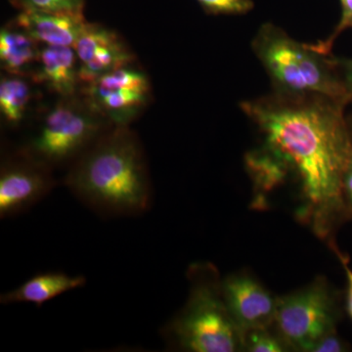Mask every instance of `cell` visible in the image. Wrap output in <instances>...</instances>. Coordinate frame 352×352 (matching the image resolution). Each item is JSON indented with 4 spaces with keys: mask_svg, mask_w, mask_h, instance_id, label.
Here are the masks:
<instances>
[{
    "mask_svg": "<svg viewBox=\"0 0 352 352\" xmlns=\"http://www.w3.org/2000/svg\"><path fill=\"white\" fill-rule=\"evenodd\" d=\"M258 127L263 145L276 155L300 185L296 217L328 245L349 221L342 180L352 162V142L344 106L323 96L271 94L241 102Z\"/></svg>",
    "mask_w": 352,
    "mask_h": 352,
    "instance_id": "cell-1",
    "label": "cell"
},
{
    "mask_svg": "<svg viewBox=\"0 0 352 352\" xmlns=\"http://www.w3.org/2000/svg\"><path fill=\"white\" fill-rule=\"evenodd\" d=\"M64 184L106 217H136L151 207L152 183L142 143L129 126L111 127L67 170Z\"/></svg>",
    "mask_w": 352,
    "mask_h": 352,
    "instance_id": "cell-2",
    "label": "cell"
},
{
    "mask_svg": "<svg viewBox=\"0 0 352 352\" xmlns=\"http://www.w3.org/2000/svg\"><path fill=\"white\" fill-rule=\"evenodd\" d=\"M252 48L270 76L275 94L317 95L344 107L352 103L333 54H322L309 44L298 43L272 23L261 25Z\"/></svg>",
    "mask_w": 352,
    "mask_h": 352,
    "instance_id": "cell-3",
    "label": "cell"
},
{
    "mask_svg": "<svg viewBox=\"0 0 352 352\" xmlns=\"http://www.w3.org/2000/svg\"><path fill=\"white\" fill-rule=\"evenodd\" d=\"M188 278L184 307L162 331L168 346L190 352L244 351V337L227 307L217 268L193 264Z\"/></svg>",
    "mask_w": 352,
    "mask_h": 352,
    "instance_id": "cell-4",
    "label": "cell"
},
{
    "mask_svg": "<svg viewBox=\"0 0 352 352\" xmlns=\"http://www.w3.org/2000/svg\"><path fill=\"white\" fill-rule=\"evenodd\" d=\"M113 124L82 91L56 101L39 113L19 145L21 151L51 170H67Z\"/></svg>",
    "mask_w": 352,
    "mask_h": 352,
    "instance_id": "cell-5",
    "label": "cell"
},
{
    "mask_svg": "<svg viewBox=\"0 0 352 352\" xmlns=\"http://www.w3.org/2000/svg\"><path fill=\"white\" fill-rule=\"evenodd\" d=\"M340 316L337 295L324 278L278 298L273 328L289 351L312 352L317 342L337 332Z\"/></svg>",
    "mask_w": 352,
    "mask_h": 352,
    "instance_id": "cell-6",
    "label": "cell"
},
{
    "mask_svg": "<svg viewBox=\"0 0 352 352\" xmlns=\"http://www.w3.org/2000/svg\"><path fill=\"white\" fill-rule=\"evenodd\" d=\"M80 91L117 126H129L153 100L149 76L136 63L126 65L82 85Z\"/></svg>",
    "mask_w": 352,
    "mask_h": 352,
    "instance_id": "cell-7",
    "label": "cell"
},
{
    "mask_svg": "<svg viewBox=\"0 0 352 352\" xmlns=\"http://www.w3.org/2000/svg\"><path fill=\"white\" fill-rule=\"evenodd\" d=\"M53 171L19 148L6 154L0 166V217H15L43 200L56 186Z\"/></svg>",
    "mask_w": 352,
    "mask_h": 352,
    "instance_id": "cell-8",
    "label": "cell"
},
{
    "mask_svg": "<svg viewBox=\"0 0 352 352\" xmlns=\"http://www.w3.org/2000/svg\"><path fill=\"white\" fill-rule=\"evenodd\" d=\"M74 48L80 61L82 87L109 72L138 62L135 53L119 32L99 23L87 22Z\"/></svg>",
    "mask_w": 352,
    "mask_h": 352,
    "instance_id": "cell-9",
    "label": "cell"
},
{
    "mask_svg": "<svg viewBox=\"0 0 352 352\" xmlns=\"http://www.w3.org/2000/svg\"><path fill=\"white\" fill-rule=\"evenodd\" d=\"M222 295L231 316L244 333L274 324L278 298L256 278L245 273L230 275L221 281Z\"/></svg>",
    "mask_w": 352,
    "mask_h": 352,
    "instance_id": "cell-10",
    "label": "cell"
},
{
    "mask_svg": "<svg viewBox=\"0 0 352 352\" xmlns=\"http://www.w3.org/2000/svg\"><path fill=\"white\" fill-rule=\"evenodd\" d=\"M34 82L56 97L80 91V61L75 48L41 44Z\"/></svg>",
    "mask_w": 352,
    "mask_h": 352,
    "instance_id": "cell-11",
    "label": "cell"
},
{
    "mask_svg": "<svg viewBox=\"0 0 352 352\" xmlns=\"http://www.w3.org/2000/svg\"><path fill=\"white\" fill-rule=\"evenodd\" d=\"M14 22L43 45L74 47L87 24L83 13L20 11Z\"/></svg>",
    "mask_w": 352,
    "mask_h": 352,
    "instance_id": "cell-12",
    "label": "cell"
},
{
    "mask_svg": "<svg viewBox=\"0 0 352 352\" xmlns=\"http://www.w3.org/2000/svg\"><path fill=\"white\" fill-rule=\"evenodd\" d=\"M41 44L14 20L0 31V64L4 73L32 78L38 66Z\"/></svg>",
    "mask_w": 352,
    "mask_h": 352,
    "instance_id": "cell-13",
    "label": "cell"
},
{
    "mask_svg": "<svg viewBox=\"0 0 352 352\" xmlns=\"http://www.w3.org/2000/svg\"><path fill=\"white\" fill-rule=\"evenodd\" d=\"M85 283L87 279L82 275L73 276L60 271L39 273L12 291L2 294L0 302L32 303L39 308L67 292L82 288Z\"/></svg>",
    "mask_w": 352,
    "mask_h": 352,
    "instance_id": "cell-14",
    "label": "cell"
},
{
    "mask_svg": "<svg viewBox=\"0 0 352 352\" xmlns=\"http://www.w3.org/2000/svg\"><path fill=\"white\" fill-rule=\"evenodd\" d=\"M36 85H38L28 76L2 74L0 78V115L7 127L20 129L28 122L32 106L36 103Z\"/></svg>",
    "mask_w": 352,
    "mask_h": 352,
    "instance_id": "cell-15",
    "label": "cell"
},
{
    "mask_svg": "<svg viewBox=\"0 0 352 352\" xmlns=\"http://www.w3.org/2000/svg\"><path fill=\"white\" fill-rule=\"evenodd\" d=\"M245 166L254 182L256 208H263L266 195L289 175L283 162L263 145L248 153Z\"/></svg>",
    "mask_w": 352,
    "mask_h": 352,
    "instance_id": "cell-16",
    "label": "cell"
},
{
    "mask_svg": "<svg viewBox=\"0 0 352 352\" xmlns=\"http://www.w3.org/2000/svg\"><path fill=\"white\" fill-rule=\"evenodd\" d=\"M289 349L274 328L254 329L244 333V351L283 352Z\"/></svg>",
    "mask_w": 352,
    "mask_h": 352,
    "instance_id": "cell-17",
    "label": "cell"
},
{
    "mask_svg": "<svg viewBox=\"0 0 352 352\" xmlns=\"http://www.w3.org/2000/svg\"><path fill=\"white\" fill-rule=\"evenodd\" d=\"M19 11L83 13L85 0H9Z\"/></svg>",
    "mask_w": 352,
    "mask_h": 352,
    "instance_id": "cell-18",
    "label": "cell"
},
{
    "mask_svg": "<svg viewBox=\"0 0 352 352\" xmlns=\"http://www.w3.org/2000/svg\"><path fill=\"white\" fill-rule=\"evenodd\" d=\"M340 10H342L340 21L333 31L331 32L330 36L327 38L323 39V41L308 43L312 50L318 51L322 54H332L336 39L339 38L342 32L352 29V0H340Z\"/></svg>",
    "mask_w": 352,
    "mask_h": 352,
    "instance_id": "cell-19",
    "label": "cell"
},
{
    "mask_svg": "<svg viewBox=\"0 0 352 352\" xmlns=\"http://www.w3.org/2000/svg\"><path fill=\"white\" fill-rule=\"evenodd\" d=\"M208 15H245L251 12L252 0H197Z\"/></svg>",
    "mask_w": 352,
    "mask_h": 352,
    "instance_id": "cell-20",
    "label": "cell"
},
{
    "mask_svg": "<svg viewBox=\"0 0 352 352\" xmlns=\"http://www.w3.org/2000/svg\"><path fill=\"white\" fill-rule=\"evenodd\" d=\"M349 351V344L340 339L337 332L329 333L322 338L312 352H344Z\"/></svg>",
    "mask_w": 352,
    "mask_h": 352,
    "instance_id": "cell-21",
    "label": "cell"
},
{
    "mask_svg": "<svg viewBox=\"0 0 352 352\" xmlns=\"http://www.w3.org/2000/svg\"><path fill=\"white\" fill-rule=\"evenodd\" d=\"M332 249V251L335 252L336 256H338L340 263H342V267H344V272L346 275L347 281V289H346V310L347 314H349L352 319V270L349 266V259L346 256H344L342 252L338 249V245L336 243H333L329 245Z\"/></svg>",
    "mask_w": 352,
    "mask_h": 352,
    "instance_id": "cell-22",
    "label": "cell"
},
{
    "mask_svg": "<svg viewBox=\"0 0 352 352\" xmlns=\"http://www.w3.org/2000/svg\"><path fill=\"white\" fill-rule=\"evenodd\" d=\"M342 197L349 220H352V162L347 168L342 180Z\"/></svg>",
    "mask_w": 352,
    "mask_h": 352,
    "instance_id": "cell-23",
    "label": "cell"
},
{
    "mask_svg": "<svg viewBox=\"0 0 352 352\" xmlns=\"http://www.w3.org/2000/svg\"><path fill=\"white\" fill-rule=\"evenodd\" d=\"M336 61H337L338 67H339L347 89L351 92L352 96V59L336 56Z\"/></svg>",
    "mask_w": 352,
    "mask_h": 352,
    "instance_id": "cell-24",
    "label": "cell"
},
{
    "mask_svg": "<svg viewBox=\"0 0 352 352\" xmlns=\"http://www.w3.org/2000/svg\"><path fill=\"white\" fill-rule=\"evenodd\" d=\"M347 124H349V134H351V142H352V115L346 118Z\"/></svg>",
    "mask_w": 352,
    "mask_h": 352,
    "instance_id": "cell-25",
    "label": "cell"
}]
</instances>
